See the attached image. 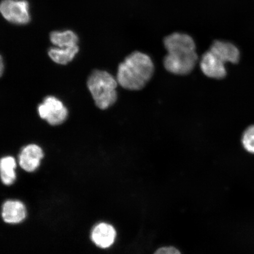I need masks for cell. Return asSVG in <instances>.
<instances>
[{
	"label": "cell",
	"instance_id": "1",
	"mask_svg": "<svg viewBox=\"0 0 254 254\" xmlns=\"http://www.w3.org/2000/svg\"><path fill=\"white\" fill-rule=\"evenodd\" d=\"M167 55L164 66L168 72L177 75H187L195 68L198 62L194 40L189 34L174 33L164 38Z\"/></svg>",
	"mask_w": 254,
	"mask_h": 254
},
{
	"label": "cell",
	"instance_id": "2",
	"mask_svg": "<svg viewBox=\"0 0 254 254\" xmlns=\"http://www.w3.org/2000/svg\"><path fill=\"white\" fill-rule=\"evenodd\" d=\"M155 66L151 57L144 53L134 52L126 57L118 66L116 79L126 90H142L151 80Z\"/></svg>",
	"mask_w": 254,
	"mask_h": 254
},
{
	"label": "cell",
	"instance_id": "3",
	"mask_svg": "<svg viewBox=\"0 0 254 254\" xmlns=\"http://www.w3.org/2000/svg\"><path fill=\"white\" fill-rule=\"evenodd\" d=\"M118 85L115 77L103 70L92 72L87 81V87L95 105L103 110L109 109L117 102Z\"/></svg>",
	"mask_w": 254,
	"mask_h": 254
},
{
	"label": "cell",
	"instance_id": "4",
	"mask_svg": "<svg viewBox=\"0 0 254 254\" xmlns=\"http://www.w3.org/2000/svg\"><path fill=\"white\" fill-rule=\"evenodd\" d=\"M0 13L6 20L16 25H26L31 21L27 0H2L0 2Z\"/></svg>",
	"mask_w": 254,
	"mask_h": 254
},
{
	"label": "cell",
	"instance_id": "5",
	"mask_svg": "<svg viewBox=\"0 0 254 254\" xmlns=\"http://www.w3.org/2000/svg\"><path fill=\"white\" fill-rule=\"evenodd\" d=\"M38 112L41 119L51 126H59L67 119L68 111L62 101L54 96L44 98L38 107Z\"/></svg>",
	"mask_w": 254,
	"mask_h": 254
},
{
	"label": "cell",
	"instance_id": "6",
	"mask_svg": "<svg viewBox=\"0 0 254 254\" xmlns=\"http://www.w3.org/2000/svg\"><path fill=\"white\" fill-rule=\"evenodd\" d=\"M199 66L203 74L206 77L216 79L226 77L227 72L225 64L210 50L206 51L202 56Z\"/></svg>",
	"mask_w": 254,
	"mask_h": 254
},
{
	"label": "cell",
	"instance_id": "7",
	"mask_svg": "<svg viewBox=\"0 0 254 254\" xmlns=\"http://www.w3.org/2000/svg\"><path fill=\"white\" fill-rule=\"evenodd\" d=\"M44 157L42 148L36 144L25 146L19 155V164L27 172H33L40 166Z\"/></svg>",
	"mask_w": 254,
	"mask_h": 254
},
{
	"label": "cell",
	"instance_id": "8",
	"mask_svg": "<svg viewBox=\"0 0 254 254\" xmlns=\"http://www.w3.org/2000/svg\"><path fill=\"white\" fill-rule=\"evenodd\" d=\"M225 64L230 63L236 64L240 60V52L234 44L228 41L215 40L209 49Z\"/></svg>",
	"mask_w": 254,
	"mask_h": 254
},
{
	"label": "cell",
	"instance_id": "9",
	"mask_svg": "<svg viewBox=\"0 0 254 254\" xmlns=\"http://www.w3.org/2000/svg\"><path fill=\"white\" fill-rule=\"evenodd\" d=\"M116 236V231L112 225L101 222L92 231L91 239L101 249H108L113 245Z\"/></svg>",
	"mask_w": 254,
	"mask_h": 254
},
{
	"label": "cell",
	"instance_id": "10",
	"mask_svg": "<svg viewBox=\"0 0 254 254\" xmlns=\"http://www.w3.org/2000/svg\"><path fill=\"white\" fill-rule=\"evenodd\" d=\"M1 215L7 223L18 224L26 218V208L21 201L8 200L2 205Z\"/></svg>",
	"mask_w": 254,
	"mask_h": 254
},
{
	"label": "cell",
	"instance_id": "11",
	"mask_svg": "<svg viewBox=\"0 0 254 254\" xmlns=\"http://www.w3.org/2000/svg\"><path fill=\"white\" fill-rule=\"evenodd\" d=\"M50 39L56 47L64 49L78 46L79 41L77 35L71 30L53 31Z\"/></svg>",
	"mask_w": 254,
	"mask_h": 254
},
{
	"label": "cell",
	"instance_id": "12",
	"mask_svg": "<svg viewBox=\"0 0 254 254\" xmlns=\"http://www.w3.org/2000/svg\"><path fill=\"white\" fill-rule=\"evenodd\" d=\"M78 52V46L66 49L56 47L50 48L48 54L54 62L59 64L65 65L74 60Z\"/></svg>",
	"mask_w": 254,
	"mask_h": 254
},
{
	"label": "cell",
	"instance_id": "13",
	"mask_svg": "<svg viewBox=\"0 0 254 254\" xmlns=\"http://www.w3.org/2000/svg\"><path fill=\"white\" fill-rule=\"evenodd\" d=\"M17 163L14 157L6 156L0 160V177L6 186L11 185L16 179L15 172Z\"/></svg>",
	"mask_w": 254,
	"mask_h": 254
},
{
	"label": "cell",
	"instance_id": "14",
	"mask_svg": "<svg viewBox=\"0 0 254 254\" xmlns=\"http://www.w3.org/2000/svg\"><path fill=\"white\" fill-rule=\"evenodd\" d=\"M242 144L245 150L254 154V125L247 127L242 136Z\"/></svg>",
	"mask_w": 254,
	"mask_h": 254
},
{
	"label": "cell",
	"instance_id": "15",
	"mask_svg": "<svg viewBox=\"0 0 254 254\" xmlns=\"http://www.w3.org/2000/svg\"><path fill=\"white\" fill-rule=\"evenodd\" d=\"M154 254H182L180 251L173 247H163L158 249Z\"/></svg>",
	"mask_w": 254,
	"mask_h": 254
},
{
	"label": "cell",
	"instance_id": "16",
	"mask_svg": "<svg viewBox=\"0 0 254 254\" xmlns=\"http://www.w3.org/2000/svg\"><path fill=\"white\" fill-rule=\"evenodd\" d=\"M4 71V61H3L2 57L1 55H0V77L3 74Z\"/></svg>",
	"mask_w": 254,
	"mask_h": 254
}]
</instances>
